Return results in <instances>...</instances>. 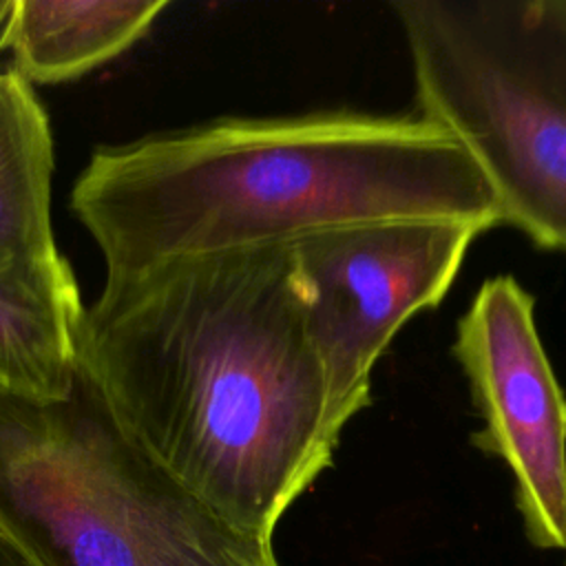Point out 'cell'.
Here are the masks:
<instances>
[{
    "label": "cell",
    "instance_id": "cell-10",
    "mask_svg": "<svg viewBox=\"0 0 566 566\" xmlns=\"http://www.w3.org/2000/svg\"><path fill=\"white\" fill-rule=\"evenodd\" d=\"M0 566H38L11 537L0 531Z\"/></svg>",
    "mask_w": 566,
    "mask_h": 566
},
{
    "label": "cell",
    "instance_id": "cell-8",
    "mask_svg": "<svg viewBox=\"0 0 566 566\" xmlns=\"http://www.w3.org/2000/svg\"><path fill=\"white\" fill-rule=\"evenodd\" d=\"M168 0H9L0 51L27 84L75 80L122 55L155 24Z\"/></svg>",
    "mask_w": 566,
    "mask_h": 566
},
{
    "label": "cell",
    "instance_id": "cell-1",
    "mask_svg": "<svg viewBox=\"0 0 566 566\" xmlns=\"http://www.w3.org/2000/svg\"><path fill=\"white\" fill-rule=\"evenodd\" d=\"M77 354L119 427L239 531L272 539L332 467L343 429L290 245L106 274Z\"/></svg>",
    "mask_w": 566,
    "mask_h": 566
},
{
    "label": "cell",
    "instance_id": "cell-7",
    "mask_svg": "<svg viewBox=\"0 0 566 566\" xmlns=\"http://www.w3.org/2000/svg\"><path fill=\"white\" fill-rule=\"evenodd\" d=\"M84 310L64 256H0V387L44 400L69 396Z\"/></svg>",
    "mask_w": 566,
    "mask_h": 566
},
{
    "label": "cell",
    "instance_id": "cell-5",
    "mask_svg": "<svg viewBox=\"0 0 566 566\" xmlns=\"http://www.w3.org/2000/svg\"><path fill=\"white\" fill-rule=\"evenodd\" d=\"M482 232L453 219H391L290 245L294 285L340 429L369 407L371 369L396 332L440 305Z\"/></svg>",
    "mask_w": 566,
    "mask_h": 566
},
{
    "label": "cell",
    "instance_id": "cell-4",
    "mask_svg": "<svg viewBox=\"0 0 566 566\" xmlns=\"http://www.w3.org/2000/svg\"><path fill=\"white\" fill-rule=\"evenodd\" d=\"M418 115L484 177L497 223L566 252V0H398Z\"/></svg>",
    "mask_w": 566,
    "mask_h": 566
},
{
    "label": "cell",
    "instance_id": "cell-3",
    "mask_svg": "<svg viewBox=\"0 0 566 566\" xmlns=\"http://www.w3.org/2000/svg\"><path fill=\"white\" fill-rule=\"evenodd\" d=\"M0 531L38 566H283L161 469L82 365L64 398L0 387Z\"/></svg>",
    "mask_w": 566,
    "mask_h": 566
},
{
    "label": "cell",
    "instance_id": "cell-2",
    "mask_svg": "<svg viewBox=\"0 0 566 566\" xmlns=\"http://www.w3.org/2000/svg\"><path fill=\"white\" fill-rule=\"evenodd\" d=\"M69 208L106 274L371 221L500 226L484 177L449 133L418 113L349 108L219 117L99 146Z\"/></svg>",
    "mask_w": 566,
    "mask_h": 566
},
{
    "label": "cell",
    "instance_id": "cell-11",
    "mask_svg": "<svg viewBox=\"0 0 566 566\" xmlns=\"http://www.w3.org/2000/svg\"><path fill=\"white\" fill-rule=\"evenodd\" d=\"M2 9H4V2H0V15H2Z\"/></svg>",
    "mask_w": 566,
    "mask_h": 566
},
{
    "label": "cell",
    "instance_id": "cell-6",
    "mask_svg": "<svg viewBox=\"0 0 566 566\" xmlns=\"http://www.w3.org/2000/svg\"><path fill=\"white\" fill-rule=\"evenodd\" d=\"M458 360L482 427L471 444L502 460L528 544L566 551V396L535 325V298L511 274L486 279L455 323Z\"/></svg>",
    "mask_w": 566,
    "mask_h": 566
},
{
    "label": "cell",
    "instance_id": "cell-12",
    "mask_svg": "<svg viewBox=\"0 0 566 566\" xmlns=\"http://www.w3.org/2000/svg\"><path fill=\"white\" fill-rule=\"evenodd\" d=\"M564 566H566V559H564Z\"/></svg>",
    "mask_w": 566,
    "mask_h": 566
},
{
    "label": "cell",
    "instance_id": "cell-9",
    "mask_svg": "<svg viewBox=\"0 0 566 566\" xmlns=\"http://www.w3.org/2000/svg\"><path fill=\"white\" fill-rule=\"evenodd\" d=\"M53 170L51 124L33 86L0 69V256H62L51 221Z\"/></svg>",
    "mask_w": 566,
    "mask_h": 566
}]
</instances>
